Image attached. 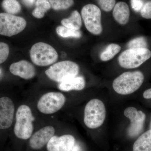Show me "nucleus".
Segmentation results:
<instances>
[{"instance_id": "obj_1", "label": "nucleus", "mask_w": 151, "mask_h": 151, "mask_svg": "<svg viewBox=\"0 0 151 151\" xmlns=\"http://www.w3.org/2000/svg\"><path fill=\"white\" fill-rule=\"evenodd\" d=\"M144 76L140 71L122 73L113 81V89L118 94L127 95L134 93L142 86Z\"/></svg>"}, {"instance_id": "obj_2", "label": "nucleus", "mask_w": 151, "mask_h": 151, "mask_svg": "<svg viewBox=\"0 0 151 151\" xmlns=\"http://www.w3.org/2000/svg\"><path fill=\"white\" fill-rule=\"evenodd\" d=\"M35 118L30 108L27 105H21L16 113V122L14 128L16 136L20 139L26 140L31 137L33 131V122Z\"/></svg>"}, {"instance_id": "obj_3", "label": "nucleus", "mask_w": 151, "mask_h": 151, "mask_svg": "<svg viewBox=\"0 0 151 151\" xmlns=\"http://www.w3.org/2000/svg\"><path fill=\"white\" fill-rule=\"evenodd\" d=\"M106 117L105 105L98 99L90 100L84 109V123L89 129H97L102 126Z\"/></svg>"}, {"instance_id": "obj_4", "label": "nucleus", "mask_w": 151, "mask_h": 151, "mask_svg": "<svg viewBox=\"0 0 151 151\" xmlns=\"http://www.w3.org/2000/svg\"><path fill=\"white\" fill-rule=\"evenodd\" d=\"M30 56L35 65L46 66L55 63L58 58V54L51 45L40 42L34 45L30 51Z\"/></svg>"}, {"instance_id": "obj_5", "label": "nucleus", "mask_w": 151, "mask_h": 151, "mask_svg": "<svg viewBox=\"0 0 151 151\" xmlns=\"http://www.w3.org/2000/svg\"><path fill=\"white\" fill-rule=\"evenodd\" d=\"M79 70L78 64L66 60L55 63L45 71V73L50 79L60 83L76 76Z\"/></svg>"}, {"instance_id": "obj_6", "label": "nucleus", "mask_w": 151, "mask_h": 151, "mask_svg": "<svg viewBox=\"0 0 151 151\" xmlns=\"http://www.w3.org/2000/svg\"><path fill=\"white\" fill-rule=\"evenodd\" d=\"M151 57V52L147 48L128 49L119 55L118 61L122 67L131 69L140 66Z\"/></svg>"}, {"instance_id": "obj_7", "label": "nucleus", "mask_w": 151, "mask_h": 151, "mask_svg": "<svg viewBox=\"0 0 151 151\" xmlns=\"http://www.w3.org/2000/svg\"><path fill=\"white\" fill-rule=\"evenodd\" d=\"M81 15L86 29L94 35H99L102 32L101 12L95 5L88 4L82 8Z\"/></svg>"}, {"instance_id": "obj_8", "label": "nucleus", "mask_w": 151, "mask_h": 151, "mask_svg": "<svg viewBox=\"0 0 151 151\" xmlns=\"http://www.w3.org/2000/svg\"><path fill=\"white\" fill-rule=\"evenodd\" d=\"M25 20L22 17L6 13H0V35L12 37L21 32L26 27Z\"/></svg>"}, {"instance_id": "obj_9", "label": "nucleus", "mask_w": 151, "mask_h": 151, "mask_svg": "<svg viewBox=\"0 0 151 151\" xmlns=\"http://www.w3.org/2000/svg\"><path fill=\"white\" fill-rule=\"evenodd\" d=\"M65 96L58 92H50L42 95L38 102L37 107L41 113L51 114L56 113L64 105Z\"/></svg>"}, {"instance_id": "obj_10", "label": "nucleus", "mask_w": 151, "mask_h": 151, "mask_svg": "<svg viewBox=\"0 0 151 151\" xmlns=\"http://www.w3.org/2000/svg\"><path fill=\"white\" fill-rule=\"evenodd\" d=\"M124 114L131 122L128 130V135L131 137H137L142 131L145 121V114L142 111H138L134 107L126 108Z\"/></svg>"}, {"instance_id": "obj_11", "label": "nucleus", "mask_w": 151, "mask_h": 151, "mask_svg": "<svg viewBox=\"0 0 151 151\" xmlns=\"http://www.w3.org/2000/svg\"><path fill=\"white\" fill-rule=\"evenodd\" d=\"M14 111L13 102L9 97L0 98V129H6L11 127Z\"/></svg>"}, {"instance_id": "obj_12", "label": "nucleus", "mask_w": 151, "mask_h": 151, "mask_svg": "<svg viewBox=\"0 0 151 151\" xmlns=\"http://www.w3.org/2000/svg\"><path fill=\"white\" fill-rule=\"evenodd\" d=\"M75 138L72 135L54 136L47 145L48 151H70L75 145Z\"/></svg>"}, {"instance_id": "obj_13", "label": "nucleus", "mask_w": 151, "mask_h": 151, "mask_svg": "<svg viewBox=\"0 0 151 151\" xmlns=\"http://www.w3.org/2000/svg\"><path fill=\"white\" fill-rule=\"evenodd\" d=\"M55 133V129L52 126H47L42 128L32 136L29 140L31 147L34 150H39L47 144Z\"/></svg>"}, {"instance_id": "obj_14", "label": "nucleus", "mask_w": 151, "mask_h": 151, "mask_svg": "<svg viewBox=\"0 0 151 151\" xmlns=\"http://www.w3.org/2000/svg\"><path fill=\"white\" fill-rule=\"evenodd\" d=\"M11 73L25 79L32 78L36 75L35 68L30 63L22 60L11 64L9 67Z\"/></svg>"}, {"instance_id": "obj_15", "label": "nucleus", "mask_w": 151, "mask_h": 151, "mask_svg": "<svg viewBox=\"0 0 151 151\" xmlns=\"http://www.w3.org/2000/svg\"><path fill=\"white\" fill-rule=\"evenodd\" d=\"M130 14L129 6L124 2L117 3L113 8V17L119 24H127L129 19Z\"/></svg>"}, {"instance_id": "obj_16", "label": "nucleus", "mask_w": 151, "mask_h": 151, "mask_svg": "<svg viewBox=\"0 0 151 151\" xmlns=\"http://www.w3.org/2000/svg\"><path fill=\"white\" fill-rule=\"evenodd\" d=\"M85 86V81L84 77L76 76L60 82L58 85V88L61 91L68 92L71 90H82Z\"/></svg>"}, {"instance_id": "obj_17", "label": "nucleus", "mask_w": 151, "mask_h": 151, "mask_svg": "<svg viewBox=\"0 0 151 151\" xmlns=\"http://www.w3.org/2000/svg\"><path fill=\"white\" fill-rule=\"evenodd\" d=\"M151 149V129L140 136L134 143L133 151H149Z\"/></svg>"}, {"instance_id": "obj_18", "label": "nucleus", "mask_w": 151, "mask_h": 151, "mask_svg": "<svg viewBox=\"0 0 151 151\" xmlns=\"http://www.w3.org/2000/svg\"><path fill=\"white\" fill-rule=\"evenodd\" d=\"M61 23L63 26L65 27L73 29L79 30L82 26L81 15L78 11H74L69 18L62 19Z\"/></svg>"}, {"instance_id": "obj_19", "label": "nucleus", "mask_w": 151, "mask_h": 151, "mask_svg": "<svg viewBox=\"0 0 151 151\" xmlns=\"http://www.w3.org/2000/svg\"><path fill=\"white\" fill-rule=\"evenodd\" d=\"M35 6V8L33 11L32 14L37 19L43 18L45 13L51 8L48 0H37Z\"/></svg>"}, {"instance_id": "obj_20", "label": "nucleus", "mask_w": 151, "mask_h": 151, "mask_svg": "<svg viewBox=\"0 0 151 151\" xmlns=\"http://www.w3.org/2000/svg\"><path fill=\"white\" fill-rule=\"evenodd\" d=\"M121 49V47L117 44H109L100 54V59L103 61H107L112 59L119 53Z\"/></svg>"}, {"instance_id": "obj_21", "label": "nucleus", "mask_w": 151, "mask_h": 151, "mask_svg": "<svg viewBox=\"0 0 151 151\" xmlns=\"http://www.w3.org/2000/svg\"><path fill=\"white\" fill-rule=\"evenodd\" d=\"M1 5L6 13L15 15L21 11V6L17 0H3Z\"/></svg>"}, {"instance_id": "obj_22", "label": "nucleus", "mask_w": 151, "mask_h": 151, "mask_svg": "<svg viewBox=\"0 0 151 151\" xmlns=\"http://www.w3.org/2000/svg\"><path fill=\"white\" fill-rule=\"evenodd\" d=\"M57 34L63 38L73 37L79 38L81 37V32L79 30H75L65 27L64 26H59L56 29Z\"/></svg>"}, {"instance_id": "obj_23", "label": "nucleus", "mask_w": 151, "mask_h": 151, "mask_svg": "<svg viewBox=\"0 0 151 151\" xmlns=\"http://www.w3.org/2000/svg\"><path fill=\"white\" fill-rule=\"evenodd\" d=\"M51 7L55 11L67 9L74 4L73 0H48Z\"/></svg>"}, {"instance_id": "obj_24", "label": "nucleus", "mask_w": 151, "mask_h": 151, "mask_svg": "<svg viewBox=\"0 0 151 151\" xmlns=\"http://www.w3.org/2000/svg\"><path fill=\"white\" fill-rule=\"evenodd\" d=\"M147 42L143 37L135 38L129 42L128 44L129 49L147 48Z\"/></svg>"}, {"instance_id": "obj_25", "label": "nucleus", "mask_w": 151, "mask_h": 151, "mask_svg": "<svg viewBox=\"0 0 151 151\" xmlns=\"http://www.w3.org/2000/svg\"><path fill=\"white\" fill-rule=\"evenodd\" d=\"M103 10L109 12L112 10L116 4V0H96Z\"/></svg>"}, {"instance_id": "obj_26", "label": "nucleus", "mask_w": 151, "mask_h": 151, "mask_svg": "<svg viewBox=\"0 0 151 151\" xmlns=\"http://www.w3.org/2000/svg\"><path fill=\"white\" fill-rule=\"evenodd\" d=\"M9 53V47L6 43L0 42V64L6 60Z\"/></svg>"}, {"instance_id": "obj_27", "label": "nucleus", "mask_w": 151, "mask_h": 151, "mask_svg": "<svg viewBox=\"0 0 151 151\" xmlns=\"http://www.w3.org/2000/svg\"><path fill=\"white\" fill-rule=\"evenodd\" d=\"M141 16L146 19H151V1L144 4L140 11Z\"/></svg>"}, {"instance_id": "obj_28", "label": "nucleus", "mask_w": 151, "mask_h": 151, "mask_svg": "<svg viewBox=\"0 0 151 151\" xmlns=\"http://www.w3.org/2000/svg\"><path fill=\"white\" fill-rule=\"evenodd\" d=\"M131 3L132 8L137 12L140 11L144 5L142 0H131Z\"/></svg>"}, {"instance_id": "obj_29", "label": "nucleus", "mask_w": 151, "mask_h": 151, "mask_svg": "<svg viewBox=\"0 0 151 151\" xmlns=\"http://www.w3.org/2000/svg\"><path fill=\"white\" fill-rule=\"evenodd\" d=\"M23 4L27 7L32 6L36 2V0H21Z\"/></svg>"}, {"instance_id": "obj_30", "label": "nucleus", "mask_w": 151, "mask_h": 151, "mask_svg": "<svg viewBox=\"0 0 151 151\" xmlns=\"http://www.w3.org/2000/svg\"><path fill=\"white\" fill-rule=\"evenodd\" d=\"M143 97L145 99H151V88L146 90L144 92Z\"/></svg>"}, {"instance_id": "obj_31", "label": "nucleus", "mask_w": 151, "mask_h": 151, "mask_svg": "<svg viewBox=\"0 0 151 151\" xmlns=\"http://www.w3.org/2000/svg\"><path fill=\"white\" fill-rule=\"evenodd\" d=\"M81 151V148L78 145H74V147H73V148L70 151Z\"/></svg>"}, {"instance_id": "obj_32", "label": "nucleus", "mask_w": 151, "mask_h": 151, "mask_svg": "<svg viewBox=\"0 0 151 151\" xmlns=\"http://www.w3.org/2000/svg\"><path fill=\"white\" fill-rule=\"evenodd\" d=\"M150 129H151V124H150Z\"/></svg>"}, {"instance_id": "obj_33", "label": "nucleus", "mask_w": 151, "mask_h": 151, "mask_svg": "<svg viewBox=\"0 0 151 151\" xmlns=\"http://www.w3.org/2000/svg\"><path fill=\"white\" fill-rule=\"evenodd\" d=\"M151 151V150H150V151Z\"/></svg>"}]
</instances>
